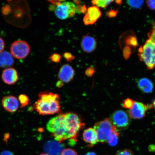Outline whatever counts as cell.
<instances>
[{
  "instance_id": "484cf974",
  "label": "cell",
  "mask_w": 155,
  "mask_h": 155,
  "mask_svg": "<svg viewBox=\"0 0 155 155\" xmlns=\"http://www.w3.org/2000/svg\"><path fill=\"white\" fill-rule=\"evenodd\" d=\"M147 6L152 10H155V0H146Z\"/></svg>"
},
{
  "instance_id": "ffe728a7",
  "label": "cell",
  "mask_w": 155,
  "mask_h": 155,
  "mask_svg": "<svg viewBox=\"0 0 155 155\" xmlns=\"http://www.w3.org/2000/svg\"><path fill=\"white\" fill-rule=\"evenodd\" d=\"M127 3L131 7L134 9H140L144 4V0H127Z\"/></svg>"
},
{
  "instance_id": "f546056e",
  "label": "cell",
  "mask_w": 155,
  "mask_h": 155,
  "mask_svg": "<svg viewBox=\"0 0 155 155\" xmlns=\"http://www.w3.org/2000/svg\"><path fill=\"white\" fill-rule=\"evenodd\" d=\"M94 69L93 68H90L87 69L86 71V74L90 76V75L93 74V73L94 72Z\"/></svg>"
},
{
  "instance_id": "9c48e42d",
  "label": "cell",
  "mask_w": 155,
  "mask_h": 155,
  "mask_svg": "<svg viewBox=\"0 0 155 155\" xmlns=\"http://www.w3.org/2000/svg\"><path fill=\"white\" fill-rule=\"evenodd\" d=\"M101 13L96 6L91 7L87 10V14L83 18V22L86 25H91L95 23L101 16Z\"/></svg>"
},
{
  "instance_id": "5b68a950",
  "label": "cell",
  "mask_w": 155,
  "mask_h": 155,
  "mask_svg": "<svg viewBox=\"0 0 155 155\" xmlns=\"http://www.w3.org/2000/svg\"><path fill=\"white\" fill-rule=\"evenodd\" d=\"M94 129L95 130L98 137V142H107L108 137L116 128L109 118L97 122L95 124Z\"/></svg>"
},
{
  "instance_id": "8992f818",
  "label": "cell",
  "mask_w": 155,
  "mask_h": 155,
  "mask_svg": "<svg viewBox=\"0 0 155 155\" xmlns=\"http://www.w3.org/2000/svg\"><path fill=\"white\" fill-rule=\"evenodd\" d=\"M30 46L24 41H16L12 44L10 50L12 55L17 59H25L30 52Z\"/></svg>"
},
{
  "instance_id": "4dcf8cb0",
  "label": "cell",
  "mask_w": 155,
  "mask_h": 155,
  "mask_svg": "<svg viewBox=\"0 0 155 155\" xmlns=\"http://www.w3.org/2000/svg\"><path fill=\"white\" fill-rule=\"evenodd\" d=\"M50 2L53 3V4H56L65 1V0H47Z\"/></svg>"
},
{
  "instance_id": "1f68e13d",
  "label": "cell",
  "mask_w": 155,
  "mask_h": 155,
  "mask_svg": "<svg viewBox=\"0 0 155 155\" xmlns=\"http://www.w3.org/2000/svg\"><path fill=\"white\" fill-rule=\"evenodd\" d=\"M84 155H97L94 153L93 152H88Z\"/></svg>"
},
{
  "instance_id": "6da1fadb",
  "label": "cell",
  "mask_w": 155,
  "mask_h": 155,
  "mask_svg": "<svg viewBox=\"0 0 155 155\" xmlns=\"http://www.w3.org/2000/svg\"><path fill=\"white\" fill-rule=\"evenodd\" d=\"M46 129L59 143L69 140L70 144L72 145L77 140L78 134L67 121L64 114H60L49 120L46 125Z\"/></svg>"
},
{
  "instance_id": "2e32d148",
  "label": "cell",
  "mask_w": 155,
  "mask_h": 155,
  "mask_svg": "<svg viewBox=\"0 0 155 155\" xmlns=\"http://www.w3.org/2000/svg\"><path fill=\"white\" fill-rule=\"evenodd\" d=\"M14 63L12 55L7 51L2 52L0 54V67L8 68L12 66Z\"/></svg>"
},
{
  "instance_id": "30bf717a",
  "label": "cell",
  "mask_w": 155,
  "mask_h": 155,
  "mask_svg": "<svg viewBox=\"0 0 155 155\" xmlns=\"http://www.w3.org/2000/svg\"><path fill=\"white\" fill-rule=\"evenodd\" d=\"M2 103L3 107L7 112L13 113L18 109V100L14 96L10 95L3 97Z\"/></svg>"
},
{
  "instance_id": "ba28073f",
  "label": "cell",
  "mask_w": 155,
  "mask_h": 155,
  "mask_svg": "<svg viewBox=\"0 0 155 155\" xmlns=\"http://www.w3.org/2000/svg\"><path fill=\"white\" fill-rule=\"evenodd\" d=\"M152 107V105L147 106L142 102L134 101L129 111L130 117L134 119H142L146 115L147 110Z\"/></svg>"
},
{
  "instance_id": "4fadbf2b",
  "label": "cell",
  "mask_w": 155,
  "mask_h": 155,
  "mask_svg": "<svg viewBox=\"0 0 155 155\" xmlns=\"http://www.w3.org/2000/svg\"><path fill=\"white\" fill-rule=\"evenodd\" d=\"M95 38L89 35L83 36L81 42V47L83 51L91 53L95 50L97 46Z\"/></svg>"
},
{
  "instance_id": "e0dca14e",
  "label": "cell",
  "mask_w": 155,
  "mask_h": 155,
  "mask_svg": "<svg viewBox=\"0 0 155 155\" xmlns=\"http://www.w3.org/2000/svg\"><path fill=\"white\" fill-rule=\"evenodd\" d=\"M137 86L143 92L149 94L152 92L153 85L152 81L147 78H142L137 81Z\"/></svg>"
},
{
  "instance_id": "44dd1931",
  "label": "cell",
  "mask_w": 155,
  "mask_h": 155,
  "mask_svg": "<svg viewBox=\"0 0 155 155\" xmlns=\"http://www.w3.org/2000/svg\"><path fill=\"white\" fill-rule=\"evenodd\" d=\"M18 100L22 108L28 105L30 103V100L28 96L24 94H20L18 97Z\"/></svg>"
},
{
  "instance_id": "836d02e7",
  "label": "cell",
  "mask_w": 155,
  "mask_h": 155,
  "mask_svg": "<svg viewBox=\"0 0 155 155\" xmlns=\"http://www.w3.org/2000/svg\"><path fill=\"white\" fill-rule=\"evenodd\" d=\"M40 155H50L49 154H48L47 153H41V154H40Z\"/></svg>"
},
{
  "instance_id": "52a82bcc",
  "label": "cell",
  "mask_w": 155,
  "mask_h": 155,
  "mask_svg": "<svg viewBox=\"0 0 155 155\" xmlns=\"http://www.w3.org/2000/svg\"><path fill=\"white\" fill-rule=\"evenodd\" d=\"M111 120L117 129L124 130L127 128L130 124V120L127 112L119 110L112 114Z\"/></svg>"
},
{
  "instance_id": "f1b7e54d",
  "label": "cell",
  "mask_w": 155,
  "mask_h": 155,
  "mask_svg": "<svg viewBox=\"0 0 155 155\" xmlns=\"http://www.w3.org/2000/svg\"><path fill=\"white\" fill-rule=\"evenodd\" d=\"M0 155H14L12 152H11V151L8 150H3L2 152Z\"/></svg>"
},
{
  "instance_id": "8fae6325",
  "label": "cell",
  "mask_w": 155,
  "mask_h": 155,
  "mask_svg": "<svg viewBox=\"0 0 155 155\" xmlns=\"http://www.w3.org/2000/svg\"><path fill=\"white\" fill-rule=\"evenodd\" d=\"M2 77L4 82L8 85L15 84L18 79L17 71L12 68H7L4 70Z\"/></svg>"
},
{
  "instance_id": "cb8c5ba5",
  "label": "cell",
  "mask_w": 155,
  "mask_h": 155,
  "mask_svg": "<svg viewBox=\"0 0 155 155\" xmlns=\"http://www.w3.org/2000/svg\"><path fill=\"white\" fill-rule=\"evenodd\" d=\"M61 57L59 54L54 53L50 56V59L54 63H59L61 61Z\"/></svg>"
},
{
  "instance_id": "d4e9b609",
  "label": "cell",
  "mask_w": 155,
  "mask_h": 155,
  "mask_svg": "<svg viewBox=\"0 0 155 155\" xmlns=\"http://www.w3.org/2000/svg\"><path fill=\"white\" fill-rule=\"evenodd\" d=\"M116 155H134L132 151L126 149L119 151Z\"/></svg>"
},
{
  "instance_id": "83f0119b",
  "label": "cell",
  "mask_w": 155,
  "mask_h": 155,
  "mask_svg": "<svg viewBox=\"0 0 155 155\" xmlns=\"http://www.w3.org/2000/svg\"><path fill=\"white\" fill-rule=\"evenodd\" d=\"M5 47V42L2 39L0 38V54L2 52L3 50L4 49Z\"/></svg>"
},
{
  "instance_id": "5bb4252c",
  "label": "cell",
  "mask_w": 155,
  "mask_h": 155,
  "mask_svg": "<svg viewBox=\"0 0 155 155\" xmlns=\"http://www.w3.org/2000/svg\"><path fill=\"white\" fill-rule=\"evenodd\" d=\"M45 152L50 155H61L63 147L59 143L54 140L46 141L44 146Z\"/></svg>"
},
{
  "instance_id": "4316f807",
  "label": "cell",
  "mask_w": 155,
  "mask_h": 155,
  "mask_svg": "<svg viewBox=\"0 0 155 155\" xmlns=\"http://www.w3.org/2000/svg\"><path fill=\"white\" fill-rule=\"evenodd\" d=\"M64 57L68 61H70L74 59L75 57L71 53H65L64 54Z\"/></svg>"
},
{
  "instance_id": "d6a6232c",
  "label": "cell",
  "mask_w": 155,
  "mask_h": 155,
  "mask_svg": "<svg viewBox=\"0 0 155 155\" xmlns=\"http://www.w3.org/2000/svg\"><path fill=\"white\" fill-rule=\"evenodd\" d=\"M152 106H153L155 108V100L153 102Z\"/></svg>"
},
{
  "instance_id": "3957f363",
  "label": "cell",
  "mask_w": 155,
  "mask_h": 155,
  "mask_svg": "<svg viewBox=\"0 0 155 155\" xmlns=\"http://www.w3.org/2000/svg\"><path fill=\"white\" fill-rule=\"evenodd\" d=\"M149 38L139 48V59L146 65L149 70L155 67V23L152 29L148 34Z\"/></svg>"
},
{
  "instance_id": "ac0fdd59",
  "label": "cell",
  "mask_w": 155,
  "mask_h": 155,
  "mask_svg": "<svg viewBox=\"0 0 155 155\" xmlns=\"http://www.w3.org/2000/svg\"><path fill=\"white\" fill-rule=\"evenodd\" d=\"M119 133L118 129H116L108 137L107 142L109 143L111 146H116L118 143V139H119Z\"/></svg>"
},
{
  "instance_id": "7c38bea8",
  "label": "cell",
  "mask_w": 155,
  "mask_h": 155,
  "mask_svg": "<svg viewBox=\"0 0 155 155\" xmlns=\"http://www.w3.org/2000/svg\"><path fill=\"white\" fill-rule=\"evenodd\" d=\"M75 75V71L73 68L68 64L64 65L60 69L58 78L61 82L68 83L72 80Z\"/></svg>"
},
{
  "instance_id": "9a60e30c",
  "label": "cell",
  "mask_w": 155,
  "mask_h": 155,
  "mask_svg": "<svg viewBox=\"0 0 155 155\" xmlns=\"http://www.w3.org/2000/svg\"><path fill=\"white\" fill-rule=\"evenodd\" d=\"M83 138L89 146H94L98 142L97 135L94 128H88L85 130L83 134Z\"/></svg>"
},
{
  "instance_id": "277c9868",
  "label": "cell",
  "mask_w": 155,
  "mask_h": 155,
  "mask_svg": "<svg viewBox=\"0 0 155 155\" xmlns=\"http://www.w3.org/2000/svg\"><path fill=\"white\" fill-rule=\"evenodd\" d=\"M49 10L54 11L55 15L60 19H65L74 16L76 12V6L70 2H62L50 6Z\"/></svg>"
},
{
  "instance_id": "7402d4cb",
  "label": "cell",
  "mask_w": 155,
  "mask_h": 155,
  "mask_svg": "<svg viewBox=\"0 0 155 155\" xmlns=\"http://www.w3.org/2000/svg\"><path fill=\"white\" fill-rule=\"evenodd\" d=\"M134 101L130 99H126L123 101V106L124 108L130 109L132 107L134 102Z\"/></svg>"
},
{
  "instance_id": "603a6c76",
  "label": "cell",
  "mask_w": 155,
  "mask_h": 155,
  "mask_svg": "<svg viewBox=\"0 0 155 155\" xmlns=\"http://www.w3.org/2000/svg\"><path fill=\"white\" fill-rule=\"evenodd\" d=\"M61 155H78V154L73 149L67 148L62 151Z\"/></svg>"
},
{
  "instance_id": "7a4b0ae2",
  "label": "cell",
  "mask_w": 155,
  "mask_h": 155,
  "mask_svg": "<svg viewBox=\"0 0 155 155\" xmlns=\"http://www.w3.org/2000/svg\"><path fill=\"white\" fill-rule=\"evenodd\" d=\"M38 96V99L33 106L39 115H53L61 111L60 97L59 94L45 91L40 92Z\"/></svg>"
},
{
  "instance_id": "d6986e66",
  "label": "cell",
  "mask_w": 155,
  "mask_h": 155,
  "mask_svg": "<svg viewBox=\"0 0 155 155\" xmlns=\"http://www.w3.org/2000/svg\"><path fill=\"white\" fill-rule=\"evenodd\" d=\"M114 0H92V2L93 5L97 7L106 8Z\"/></svg>"
}]
</instances>
